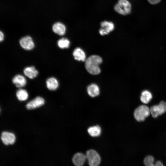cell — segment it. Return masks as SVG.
<instances>
[{
  "instance_id": "obj_2",
  "label": "cell",
  "mask_w": 166,
  "mask_h": 166,
  "mask_svg": "<svg viewBox=\"0 0 166 166\" xmlns=\"http://www.w3.org/2000/svg\"><path fill=\"white\" fill-rule=\"evenodd\" d=\"M150 113V109L148 107L142 105L139 106L135 109L134 116L136 121L141 122L144 121Z\"/></svg>"
},
{
  "instance_id": "obj_9",
  "label": "cell",
  "mask_w": 166,
  "mask_h": 166,
  "mask_svg": "<svg viewBox=\"0 0 166 166\" xmlns=\"http://www.w3.org/2000/svg\"><path fill=\"white\" fill-rule=\"evenodd\" d=\"M44 103L45 101L43 98L37 97L29 102L26 107L28 109H33L42 106Z\"/></svg>"
},
{
  "instance_id": "obj_6",
  "label": "cell",
  "mask_w": 166,
  "mask_h": 166,
  "mask_svg": "<svg viewBox=\"0 0 166 166\" xmlns=\"http://www.w3.org/2000/svg\"><path fill=\"white\" fill-rule=\"evenodd\" d=\"M19 43L22 48L27 50H32L34 47V43L32 38L29 36L22 38L19 41Z\"/></svg>"
},
{
  "instance_id": "obj_24",
  "label": "cell",
  "mask_w": 166,
  "mask_h": 166,
  "mask_svg": "<svg viewBox=\"0 0 166 166\" xmlns=\"http://www.w3.org/2000/svg\"><path fill=\"white\" fill-rule=\"evenodd\" d=\"M0 42L3 41L4 39V35L3 33L1 31L0 32Z\"/></svg>"
},
{
  "instance_id": "obj_11",
  "label": "cell",
  "mask_w": 166,
  "mask_h": 166,
  "mask_svg": "<svg viewBox=\"0 0 166 166\" xmlns=\"http://www.w3.org/2000/svg\"><path fill=\"white\" fill-rule=\"evenodd\" d=\"M12 82L18 88L24 86L27 83L26 78L20 74L14 76L12 79Z\"/></svg>"
},
{
  "instance_id": "obj_22",
  "label": "cell",
  "mask_w": 166,
  "mask_h": 166,
  "mask_svg": "<svg viewBox=\"0 0 166 166\" xmlns=\"http://www.w3.org/2000/svg\"><path fill=\"white\" fill-rule=\"evenodd\" d=\"M148 1L151 4H156L159 3L161 0H148Z\"/></svg>"
},
{
  "instance_id": "obj_12",
  "label": "cell",
  "mask_w": 166,
  "mask_h": 166,
  "mask_svg": "<svg viewBox=\"0 0 166 166\" xmlns=\"http://www.w3.org/2000/svg\"><path fill=\"white\" fill-rule=\"evenodd\" d=\"M52 29L54 33L60 35L65 34L66 30L65 26L60 22H57L54 23L52 26Z\"/></svg>"
},
{
  "instance_id": "obj_13",
  "label": "cell",
  "mask_w": 166,
  "mask_h": 166,
  "mask_svg": "<svg viewBox=\"0 0 166 166\" xmlns=\"http://www.w3.org/2000/svg\"><path fill=\"white\" fill-rule=\"evenodd\" d=\"M23 73L26 76L31 79L36 77L38 73V71L34 66L25 68L23 70Z\"/></svg>"
},
{
  "instance_id": "obj_8",
  "label": "cell",
  "mask_w": 166,
  "mask_h": 166,
  "mask_svg": "<svg viewBox=\"0 0 166 166\" xmlns=\"http://www.w3.org/2000/svg\"><path fill=\"white\" fill-rule=\"evenodd\" d=\"M1 139L3 143L6 145L13 144L15 141L14 134L11 132L4 131L2 133Z\"/></svg>"
},
{
  "instance_id": "obj_20",
  "label": "cell",
  "mask_w": 166,
  "mask_h": 166,
  "mask_svg": "<svg viewBox=\"0 0 166 166\" xmlns=\"http://www.w3.org/2000/svg\"><path fill=\"white\" fill-rule=\"evenodd\" d=\"M57 44L61 49L67 48L69 46L70 41L66 38H62L58 41Z\"/></svg>"
},
{
  "instance_id": "obj_3",
  "label": "cell",
  "mask_w": 166,
  "mask_h": 166,
  "mask_svg": "<svg viewBox=\"0 0 166 166\" xmlns=\"http://www.w3.org/2000/svg\"><path fill=\"white\" fill-rule=\"evenodd\" d=\"M131 9V4L127 0H119L118 3L114 7L116 11L123 15L130 13Z\"/></svg>"
},
{
  "instance_id": "obj_19",
  "label": "cell",
  "mask_w": 166,
  "mask_h": 166,
  "mask_svg": "<svg viewBox=\"0 0 166 166\" xmlns=\"http://www.w3.org/2000/svg\"><path fill=\"white\" fill-rule=\"evenodd\" d=\"M16 95L18 99L20 101H25L28 97L27 92L26 90L23 89H20L17 90Z\"/></svg>"
},
{
  "instance_id": "obj_21",
  "label": "cell",
  "mask_w": 166,
  "mask_h": 166,
  "mask_svg": "<svg viewBox=\"0 0 166 166\" xmlns=\"http://www.w3.org/2000/svg\"><path fill=\"white\" fill-rule=\"evenodd\" d=\"M154 158L152 156L148 155L146 156L144 160V163L145 166H154Z\"/></svg>"
},
{
  "instance_id": "obj_16",
  "label": "cell",
  "mask_w": 166,
  "mask_h": 166,
  "mask_svg": "<svg viewBox=\"0 0 166 166\" xmlns=\"http://www.w3.org/2000/svg\"><path fill=\"white\" fill-rule=\"evenodd\" d=\"M47 88L50 90H55L58 87L59 83L57 80L54 77L48 78L46 81Z\"/></svg>"
},
{
  "instance_id": "obj_7",
  "label": "cell",
  "mask_w": 166,
  "mask_h": 166,
  "mask_svg": "<svg viewBox=\"0 0 166 166\" xmlns=\"http://www.w3.org/2000/svg\"><path fill=\"white\" fill-rule=\"evenodd\" d=\"M101 28L99 30L100 34L104 35L108 34L114 29V26L112 22L104 21L101 22Z\"/></svg>"
},
{
  "instance_id": "obj_18",
  "label": "cell",
  "mask_w": 166,
  "mask_h": 166,
  "mask_svg": "<svg viewBox=\"0 0 166 166\" xmlns=\"http://www.w3.org/2000/svg\"><path fill=\"white\" fill-rule=\"evenodd\" d=\"M89 134L93 137H97L100 135L101 129L99 125H95L89 127L88 129Z\"/></svg>"
},
{
  "instance_id": "obj_17",
  "label": "cell",
  "mask_w": 166,
  "mask_h": 166,
  "mask_svg": "<svg viewBox=\"0 0 166 166\" xmlns=\"http://www.w3.org/2000/svg\"><path fill=\"white\" fill-rule=\"evenodd\" d=\"M152 95L148 90H144L142 91L140 96L141 101L144 104L148 103L152 98Z\"/></svg>"
},
{
  "instance_id": "obj_23",
  "label": "cell",
  "mask_w": 166,
  "mask_h": 166,
  "mask_svg": "<svg viewBox=\"0 0 166 166\" xmlns=\"http://www.w3.org/2000/svg\"><path fill=\"white\" fill-rule=\"evenodd\" d=\"M154 166H164V165L161 161L158 160L156 162Z\"/></svg>"
},
{
  "instance_id": "obj_5",
  "label": "cell",
  "mask_w": 166,
  "mask_h": 166,
  "mask_svg": "<svg viewBox=\"0 0 166 166\" xmlns=\"http://www.w3.org/2000/svg\"><path fill=\"white\" fill-rule=\"evenodd\" d=\"M150 109L152 117L156 118L166 112V103L164 101H161L158 105L152 106Z\"/></svg>"
},
{
  "instance_id": "obj_10",
  "label": "cell",
  "mask_w": 166,
  "mask_h": 166,
  "mask_svg": "<svg viewBox=\"0 0 166 166\" xmlns=\"http://www.w3.org/2000/svg\"><path fill=\"white\" fill-rule=\"evenodd\" d=\"M86 156L81 153H77L75 154L72 160L74 164L76 166H82L86 160Z\"/></svg>"
},
{
  "instance_id": "obj_15",
  "label": "cell",
  "mask_w": 166,
  "mask_h": 166,
  "mask_svg": "<svg viewBox=\"0 0 166 166\" xmlns=\"http://www.w3.org/2000/svg\"><path fill=\"white\" fill-rule=\"evenodd\" d=\"M87 93L90 97H95L99 95L100 90L99 87L95 84L89 85L87 88Z\"/></svg>"
},
{
  "instance_id": "obj_14",
  "label": "cell",
  "mask_w": 166,
  "mask_h": 166,
  "mask_svg": "<svg viewBox=\"0 0 166 166\" xmlns=\"http://www.w3.org/2000/svg\"><path fill=\"white\" fill-rule=\"evenodd\" d=\"M73 55L74 59L78 61H84L86 59V55L84 51L80 48H77L74 50Z\"/></svg>"
},
{
  "instance_id": "obj_1",
  "label": "cell",
  "mask_w": 166,
  "mask_h": 166,
  "mask_svg": "<svg viewBox=\"0 0 166 166\" xmlns=\"http://www.w3.org/2000/svg\"><path fill=\"white\" fill-rule=\"evenodd\" d=\"M102 61V59L97 55H92L88 57L85 62V67L90 74L97 75L101 72L99 65Z\"/></svg>"
},
{
  "instance_id": "obj_4",
  "label": "cell",
  "mask_w": 166,
  "mask_h": 166,
  "mask_svg": "<svg viewBox=\"0 0 166 166\" xmlns=\"http://www.w3.org/2000/svg\"><path fill=\"white\" fill-rule=\"evenodd\" d=\"M86 156L90 166H98L101 162V158L98 153L95 150L90 149L86 153Z\"/></svg>"
}]
</instances>
